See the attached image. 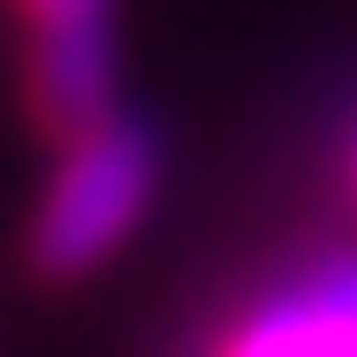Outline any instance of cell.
<instances>
[{"mask_svg":"<svg viewBox=\"0 0 357 357\" xmlns=\"http://www.w3.org/2000/svg\"><path fill=\"white\" fill-rule=\"evenodd\" d=\"M23 122L46 144H69L99 130L107 114H122V38L114 23L91 31H46L23 38Z\"/></svg>","mask_w":357,"mask_h":357,"instance_id":"obj_3","label":"cell"},{"mask_svg":"<svg viewBox=\"0 0 357 357\" xmlns=\"http://www.w3.org/2000/svg\"><path fill=\"white\" fill-rule=\"evenodd\" d=\"M23 38H46V31H91V23H114V0H0Z\"/></svg>","mask_w":357,"mask_h":357,"instance_id":"obj_4","label":"cell"},{"mask_svg":"<svg viewBox=\"0 0 357 357\" xmlns=\"http://www.w3.org/2000/svg\"><path fill=\"white\" fill-rule=\"evenodd\" d=\"M167 190V137L144 114H107L99 130L54 144V167L23 213V282L38 289H76L99 282L130 243L144 236V220Z\"/></svg>","mask_w":357,"mask_h":357,"instance_id":"obj_1","label":"cell"},{"mask_svg":"<svg viewBox=\"0 0 357 357\" xmlns=\"http://www.w3.org/2000/svg\"><path fill=\"white\" fill-rule=\"evenodd\" d=\"M335 190H342V206L357 213V122H350V137H342V152H335Z\"/></svg>","mask_w":357,"mask_h":357,"instance_id":"obj_5","label":"cell"},{"mask_svg":"<svg viewBox=\"0 0 357 357\" xmlns=\"http://www.w3.org/2000/svg\"><path fill=\"white\" fill-rule=\"evenodd\" d=\"M190 357H357V251L266 266L198 327Z\"/></svg>","mask_w":357,"mask_h":357,"instance_id":"obj_2","label":"cell"}]
</instances>
